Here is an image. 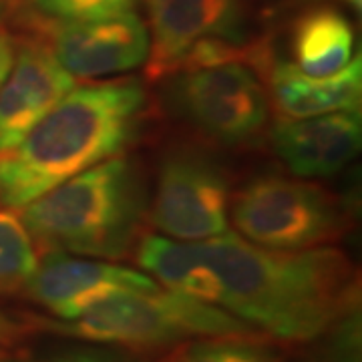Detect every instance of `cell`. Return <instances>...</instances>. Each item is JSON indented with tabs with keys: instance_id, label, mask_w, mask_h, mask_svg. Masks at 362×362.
<instances>
[{
	"instance_id": "obj_6",
	"label": "cell",
	"mask_w": 362,
	"mask_h": 362,
	"mask_svg": "<svg viewBox=\"0 0 362 362\" xmlns=\"http://www.w3.org/2000/svg\"><path fill=\"white\" fill-rule=\"evenodd\" d=\"M161 83L171 113L207 143L242 149L270 127L266 85L244 63L181 71Z\"/></svg>"
},
{
	"instance_id": "obj_5",
	"label": "cell",
	"mask_w": 362,
	"mask_h": 362,
	"mask_svg": "<svg viewBox=\"0 0 362 362\" xmlns=\"http://www.w3.org/2000/svg\"><path fill=\"white\" fill-rule=\"evenodd\" d=\"M352 209L322 185L278 173L252 177L230 202L238 235L270 250L332 246L352 228Z\"/></svg>"
},
{
	"instance_id": "obj_20",
	"label": "cell",
	"mask_w": 362,
	"mask_h": 362,
	"mask_svg": "<svg viewBox=\"0 0 362 362\" xmlns=\"http://www.w3.org/2000/svg\"><path fill=\"white\" fill-rule=\"evenodd\" d=\"M14 57H16V37H13L8 30H0V87L4 85L13 69Z\"/></svg>"
},
{
	"instance_id": "obj_21",
	"label": "cell",
	"mask_w": 362,
	"mask_h": 362,
	"mask_svg": "<svg viewBox=\"0 0 362 362\" xmlns=\"http://www.w3.org/2000/svg\"><path fill=\"white\" fill-rule=\"evenodd\" d=\"M28 330H33L28 322H16L11 316L0 312V344L2 346H13L21 338L25 337Z\"/></svg>"
},
{
	"instance_id": "obj_16",
	"label": "cell",
	"mask_w": 362,
	"mask_h": 362,
	"mask_svg": "<svg viewBox=\"0 0 362 362\" xmlns=\"http://www.w3.org/2000/svg\"><path fill=\"white\" fill-rule=\"evenodd\" d=\"M159 362H286L280 342L264 332L192 338L171 346Z\"/></svg>"
},
{
	"instance_id": "obj_19",
	"label": "cell",
	"mask_w": 362,
	"mask_h": 362,
	"mask_svg": "<svg viewBox=\"0 0 362 362\" xmlns=\"http://www.w3.org/2000/svg\"><path fill=\"white\" fill-rule=\"evenodd\" d=\"M40 362H145L133 354L125 352H113V350L101 349H77L57 354L51 358H45Z\"/></svg>"
},
{
	"instance_id": "obj_12",
	"label": "cell",
	"mask_w": 362,
	"mask_h": 362,
	"mask_svg": "<svg viewBox=\"0 0 362 362\" xmlns=\"http://www.w3.org/2000/svg\"><path fill=\"white\" fill-rule=\"evenodd\" d=\"M268 141L276 157L296 177H332L361 151V111H337L300 119L278 117L268 127Z\"/></svg>"
},
{
	"instance_id": "obj_18",
	"label": "cell",
	"mask_w": 362,
	"mask_h": 362,
	"mask_svg": "<svg viewBox=\"0 0 362 362\" xmlns=\"http://www.w3.org/2000/svg\"><path fill=\"white\" fill-rule=\"evenodd\" d=\"M139 0H28L33 13L54 21H93L135 13Z\"/></svg>"
},
{
	"instance_id": "obj_13",
	"label": "cell",
	"mask_w": 362,
	"mask_h": 362,
	"mask_svg": "<svg viewBox=\"0 0 362 362\" xmlns=\"http://www.w3.org/2000/svg\"><path fill=\"white\" fill-rule=\"evenodd\" d=\"M258 75L266 85L272 109L286 119L326 115L337 111H361L362 63L356 54L342 71L328 77L302 73L274 49Z\"/></svg>"
},
{
	"instance_id": "obj_22",
	"label": "cell",
	"mask_w": 362,
	"mask_h": 362,
	"mask_svg": "<svg viewBox=\"0 0 362 362\" xmlns=\"http://www.w3.org/2000/svg\"><path fill=\"white\" fill-rule=\"evenodd\" d=\"M308 2H330V4H346L350 11L356 14L361 13V6H362V0H308Z\"/></svg>"
},
{
	"instance_id": "obj_10",
	"label": "cell",
	"mask_w": 362,
	"mask_h": 362,
	"mask_svg": "<svg viewBox=\"0 0 362 362\" xmlns=\"http://www.w3.org/2000/svg\"><path fill=\"white\" fill-rule=\"evenodd\" d=\"M42 256L23 294L57 320H73L123 292L159 288L151 276L125 266L61 252Z\"/></svg>"
},
{
	"instance_id": "obj_11",
	"label": "cell",
	"mask_w": 362,
	"mask_h": 362,
	"mask_svg": "<svg viewBox=\"0 0 362 362\" xmlns=\"http://www.w3.org/2000/svg\"><path fill=\"white\" fill-rule=\"evenodd\" d=\"M73 89L75 77L39 37L16 39L14 65L0 87V151L21 141Z\"/></svg>"
},
{
	"instance_id": "obj_8",
	"label": "cell",
	"mask_w": 362,
	"mask_h": 362,
	"mask_svg": "<svg viewBox=\"0 0 362 362\" xmlns=\"http://www.w3.org/2000/svg\"><path fill=\"white\" fill-rule=\"evenodd\" d=\"M26 33L39 37L75 78H105L145 65L147 25L137 13L93 21H54L26 11Z\"/></svg>"
},
{
	"instance_id": "obj_2",
	"label": "cell",
	"mask_w": 362,
	"mask_h": 362,
	"mask_svg": "<svg viewBox=\"0 0 362 362\" xmlns=\"http://www.w3.org/2000/svg\"><path fill=\"white\" fill-rule=\"evenodd\" d=\"M147 111L141 78L75 87L21 141L0 151V204L21 209L81 171L123 153Z\"/></svg>"
},
{
	"instance_id": "obj_24",
	"label": "cell",
	"mask_w": 362,
	"mask_h": 362,
	"mask_svg": "<svg viewBox=\"0 0 362 362\" xmlns=\"http://www.w3.org/2000/svg\"><path fill=\"white\" fill-rule=\"evenodd\" d=\"M6 356H8V352H6V350H4V346L0 344V361H4Z\"/></svg>"
},
{
	"instance_id": "obj_7",
	"label": "cell",
	"mask_w": 362,
	"mask_h": 362,
	"mask_svg": "<svg viewBox=\"0 0 362 362\" xmlns=\"http://www.w3.org/2000/svg\"><path fill=\"white\" fill-rule=\"evenodd\" d=\"M232 194L230 171L216 157L175 147L159 163L149 220L173 240H209L228 232Z\"/></svg>"
},
{
	"instance_id": "obj_1",
	"label": "cell",
	"mask_w": 362,
	"mask_h": 362,
	"mask_svg": "<svg viewBox=\"0 0 362 362\" xmlns=\"http://www.w3.org/2000/svg\"><path fill=\"white\" fill-rule=\"evenodd\" d=\"M192 244L220 280L221 308L280 344H308L361 312V274L338 247L270 250L230 232Z\"/></svg>"
},
{
	"instance_id": "obj_15",
	"label": "cell",
	"mask_w": 362,
	"mask_h": 362,
	"mask_svg": "<svg viewBox=\"0 0 362 362\" xmlns=\"http://www.w3.org/2000/svg\"><path fill=\"white\" fill-rule=\"evenodd\" d=\"M135 259L147 276L168 290L220 306V280L199 258L192 242L181 244L180 240L156 233L141 235L135 246Z\"/></svg>"
},
{
	"instance_id": "obj_23",
	"label": "cell",
	"mask_w": 362,
	"mask_h": 362,
	"mask_svg": "<svg viewBox=\"0 0 362 362\" xmlns=\"http://www.w3.org/2000/svg\"><path fill=\"white\" fill-rule=\"evenodd\" d=\"M6 14H8V0H0V25H2Z\"/></svg>"
},
{
	"instance_id": "obj_14",
	"label": "cell",
	"mask_w": 362,
	"mask_h": 362,
	"mask_svg": "<svg viewBox=\"0 0 362 362\" xmlns=\"http://www.w3.org/2000/svg\"><path fill=\"white\" fill-rule=\"evenodd\" d=\"M290 63L312 77H328L354 59V26L346 13L330 2H312L288 28Z\"/></svg>"
},
{
	"instance_id": "obj_9",
	"label": "cell",
	"mask_w": 362,
	"mask_h": 362,
	"mask_svg": "<svg viewBox=\"0 0 362 362\" xmlns=\"http://www.w3.org/2000/svg\"><path fill=\"white\" fill-rule=\"evenodd\" d=\"M149 18V54L145 78L161 83L171 77L183 57L202 40L250 45L254 18L242 0H145Z\"/></svg>"
},
{
	"instance_id": "obj_4",
	"label": "cell",
	"mask_w": 362,
	"mask_h": 362,
	"mask_svg": "<svg viewBox=\"0 0 362 362\" xmlns=\"http://www.w3.org/2000/svg\"><path fill=\"white\" fill-rule=\"evenodd\" d=\"M26 322L37 330L133 352L171 349L192 338L259 332L218 304L168 288L117 294L73 320L35 316Z\"/></svg>"
},
{
	"instance_id": "obj_17",
	"label": "cell",
	"mask_w": 362,
	"mask_h": 362,
	"mask_svg": "<svg viewBox=\"0 0 362 362\" xmlns=\"http://www.w3.org/2000/svg\"><path fill=\"white\" fill-rule=\"evenodd\" d=\"M39 266V250L18 216L0 209V296L23 294Z\"/></svg>"
},
{
	"instance_id": "obj_3",
	"label": "cell",
	"mask_w": 362,
	"mask_h": 362,
	"mask_svg": "<svg viewBox=\"0 0 362 362\" xmlns=\"http://www.w3.org/2000/svg\"><path fill=\"white\" fill-rule=\"evenodd\" d=\"M141 169L129 157L105 159L21 207V221L40 254L125 259L147 216Z\"/></svg>"
}]
</instances>
